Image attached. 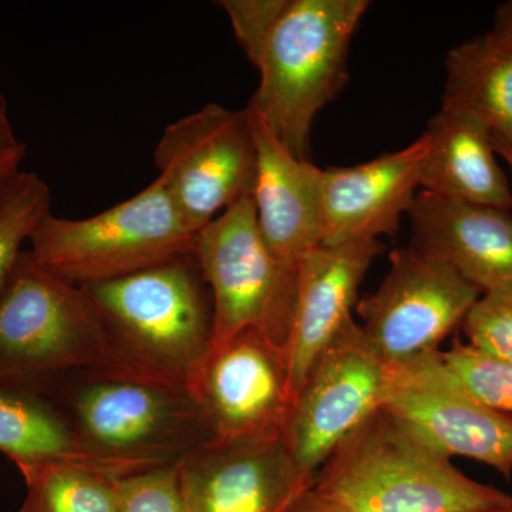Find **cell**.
<instances>
[{
    "mask_svg": "<svg viewBox=\"0 0 512 512\" xmlns=\"http://www.w3.org/2000/svg\"><path fill=\"white\" fill-rule=\"evenodd\" d=\"M461 326L468 345L512 363V285L484 292Z\"/></svg>",
    "mask_w": 512,
    "mask_h": 512,
    "instance_id": "24",
    "label": "cell"
},
{
    "mask_svg": "<svg viewBox=\"0 0 512 512\" xmlns=\"http://www.w3.org/2000/svg\"><path fill=\"white\" fill-rule=\"evenodd\" d=\"M389 259L382 284L356 303L360 328L386 363L439 352L483 292L412 245Z\"/></svg>",
    "mask_w": 512,
    "mask_h": 512,
    "instance_id": "10",
    "label": "cell"
},
{
    "mask_svg": "<svg viewBox=\"0 0 512 512\" xmlns=\"http://www.w3.org/2000/svg\"><path fill=\"white\" fill-rule=\"evenodd\" d=\"M0 131L6 134H15L12 121H10L8 99H6L2 89H0Z\"/></svg>",
    "mask_w": 512,
    "mask_h": 512,
    "instance_id": "29",
    "label": "cell"
},
{
    "mask_svg": "<svg viewBox=\"0 0 512 512\" xmlns=\"http://www.w3.org/2000/svg\"><path fill=\"white\" fill-rule=\"evenodd\" d=\"M0 453L19 471L53 461H86L55 404L43 394L8 386H0Z\"/></svg>",
    "mask_w": 512,
    "mask_h": 512,
    "instance_id": "20",
    "label": "cell"
},
{
    "mask_svg": "<svg viewBox=\"0 0 512 512\" xmlns=\"http://www.w3.org/2000/svg\"><path fill=\"white\" fill-rule=\"evenodd\" d=\"M247 111L258 157L256 220L285 284L296 293L302 259L322 245V168L293 156L254 109Z\"/></svg>",
    "mask_w": 512,
    "mask_h": 512,
    "instance_id": "16",
    "label": "cell"
},
{
    "mask_svg": "<svg viewBox=\"0 0 512 512\" xmlns=\"http://www.w3.org/2000/svg\"><path fill=\"white\" fill-rule=\"evenodd\" d=\"M386 362L355 319L323 350L303 382L284 444L303 476H316L330 454L382 409Z\"/></svg>",
    "mask_w": 512,
    "mask_h": 512,
    "instance_id": "11",
    "label": "cell"
},
{
    "mask_svg": "<svg viewBox=\"0 0 512 512\" xmlns=\"http://www.w3.org/2000/svg\"><path fill=\"white\" fill-rule=\"evenodd\" d=\"M383 251L382 242L367 239L319 245L302 259L284 346L292 404L313 363L353 319L360 285Z\"/></svg>",
    "mask_w": 512,
    "mask_h": 512,
    "instance_id": "15",
    "label": "cell"
},
{
    "mask_svg": "<svg viewBox=\"0 0 512 512\" xmlns=\"http://www.w3.org/2000/svg\"><path fill=\"white\" fill-rule=\"evenodd\" d=\"M493 143L495 148V153L500 154L501 157L507 161V164L510 165L512 170V146L510 144H505L504 141L497 140V138L493 137Z\"/></svg>",
    "mask_w": 512,
    "mask_h": 512,
    "instance_id": "30",
    "label": "cell"
},
{
    "mask_svg": "<svg viewBox=\"0 0 512 512\" xmlns=\"http://www.w3.org/2000/svg\"><path fill=\"white\" fill-rule=\"evenodd\" d=\"M490 32L512 49V0L497 9L493 30Z\"/></svg>",
    "mask_w": 512,
    "mask_h": 512,
    "instance_id": "28",
    "label": "cell"
},
{
    "mask_svg": "<svg viewBox=\"0 0 512 512\" xmlns=\"http://www.w3.org/2000/svg\"><path fill=\"white\" fill-rule=\"evenodd\" d=\"M367 0H289L255 67L248 107L293 156L311 161L316 116L348 80L350 43Z\"/></svg>",
    "mask_w": 512,
    "mask_h": 512,
    "instance_id": "4",
    "label": "cell"
},
{
    "mask_svg": "<svg viewBox=\"0 0 512 512\" xmlns=\"http://www.w3.org/2000/svg\"><path fill=\"white\" fill-rule=\"evenodd\" d=\"M443 106L473 114L512 146L511 47L488 32L451 49Z\"/></svg>",
    "mask_w": 512,
    "mask_h": 512,
    "instance_id": "19",
    "label": "cell"
},
{
    "mask_svg": "<svg viewBox=\"0 0 512 512\" xmlns=\"http://www.w3.org/2000/svg\"><path fill=\"white\" fill-rule=\"evenodd\" d=\"M188 512H288L312 485L284 440L207 441L178 464Z\"/></svg>",
    "mask_w": 512,
    "mask_h": 512,
    "instance_id": "13",
    "label": "cell"
},
{
    "mask_svg": "<svg viewBox=\"0 0 512 512\" xmlns=\"http://www.w3.org/2000/svg\"><path fill=\"white\" fill-rule=\"evenodd\" d=\"M382 409L448 458L466 457L512 476V417L458 380L441 350L386 363Z\"/></svg>",
    "mask_w": 512,
    "mask_h": 512,
    "instance_id": "9",
    "label": "cell"
},
{
    "mask_svg": "<svg viewBox=\"0 0 512 512\" xmlns=\"http://www.w3.org/2000/svg\"><path fill=\"white\" fill-rule=\"evenodd\" d=\"M323 512H487L512 495L478 483L451 458L377 410L330 454L302 495Z\"/></svg>",
    "mask_w": 512,
    "mask_h": 512,
    "instance_id": "1",
    "label": "cell"
},
{
    "mask_svg": "<svg viewBox=\"0 0 512 512\" xmlns=\"http://www.w3.org/2000/svg\"><path fill=\"white\" fill-rule=\"evenodd\" d=\"M43 396L62 412L86 463L119 478L181 463L212 440L187 387L80 372Z\"/></svg>",
    "mask_w": 512,
    "mask_h": 512,
    "instance_id": "2",
    "label": "cell"
},
{
    "mask_svg": "<svg viewBox=\"0 0 512 512\" xmlns=\"http://www.w3.org/2000/svg\"><path fill=\"white\" fill-rule=\"evenodd\" d=\"M429 147L424 133L367 163L322 170V245L394 237L421 188Z\"/></svg>",
    "mask_w": 512,
    "mask_h": 512,
    "instance_id": "14",
    "label": "cell"
},
{
    "mask_svg": "<svg viewBox=\"0 0 512 512\" xmlns=\"http://www.w3.org/2000/svg\"><path fill=\"white\" fill-rule=\"evenodd\" d=\"M197 232L160 178L134 197L83 220L49 214L29 239L37 265L70 284L116 281L194 254Z\"/></svg>",
    "mask_w": 512,
    "mask_h": 512,
    "instance_id": "6",
    "label": "cell"
},
{
    "mask_svg": "<svg viewBox=\"0 0 512 512\" xmlns=\"http://www.w3.org/2000/svg\"><path fill=\"white\" fill-rule=\"evenodd\" d=\"M412 247L439 259L481 292L512 285V215L476 202L417 192Z\"/></svg>",
    "mask_w": 512,
    "mask_h": 512,
    "instance_id": "17",
    "label": "cell"
},
{
    "mask_svg": "<svg viewBox=\"0 0 512 512\" xmlns=\"http://www.w3.org/2000/svg\"><path fill=\"white\" fill-rule=\"evenodd\" d=\"M80 372L116 375L113 345L82 286L23 251L0 292V386L43 394Z\"/></svg>",
    "mask_w": 512,
    "mask_h": 512,
    "instance_id": "5",
    "label": "cell"
},
{
    "mask_svg": "<svg viewBox=\"0 0 512 512\" xmlns=\"http://www.w3.org/2000/svg\"><path fill=\"white\" fill-rule=\"evenodd\" d=\"M82 288L109 333L116 375L187 387L212 335L210 295L194 254Z\"/></svg>",
    "mask_w": 512,
    "mask_h": 512,
    "instance_id": "3",
    "label": "cell"
},
{
    "mask_svg": "<svg viewBox=\"0 0 512 512\" xmlns=\"http://www.w3.org/2000/svg\"><path fill=\"white\" fill-rule=\"evenodd\" d=\"M194 256L211 296L210 348L258 328L284 350L295 292L262 237L254 198H241L205 225Z\"/></svg>",
    "mask_w": 512,
    "mask_h": 512,
    "instance_id": "7",
    "label": "cell"
},
{
    "mask_svg": "<svg viewBox=\"0 0 512 512\" xmlns=\"http://www.w3.org/2000/svg\"><path fill=\"white\" fill-rule=\"evenodd\" d=\"M187 389L212 441L251 443L284 436L292 409L284 350L261 329L249 328L208 349Z\"/></svg>",
    "mask_w": 512,
    "mask_h": 512,
    "instance_id": "12",
    "label": "cell"
},
{
    "mask_svg": "<svg viewBox=\"0 0 512 512\" xmlns=\"http://www.w3.org/2000/svg\"><path fill=\"white\" fill-rule=\"evenodd\" d=\"M288 512H323L316 510V508L311 507L308 503H306L303 498H299L298 501H296L295 504L292 505L291 510Z\"/></svg>",
    "mask_w": 512,
    "mask_h": 512,
    "instance_id": "31",
    "label": "cell"
},
{
    "mask_svg": "<svg viewBox=\"0 0 512 512\" xmlns=\"http://www.w3.org/2000/svg\"><path fill=\"white\" fill-rule=\"evenodd\" d=\"M487 512H512V507H510V508H504V510L487 511Z\"/></svg>",
    "mask_w": 512,
    "mask_h": 512,
    "instance_id": "32",
    "label": "cell"
},
{
    "mask_svg": "<svg viewBox=\"0 0 512 512\" xmlns=\"http://www.w3.org/2000/svg\"><path fill=\"white\" fill-rule=\"evenodd\" d=\"M158 178L195 232L244 197L258 170L247 109L217 103L168 124L154 150Z\"/></svg>",
    "mask_w": 512,
    "mask_h": 512,
    "instance_id": "8",
    "label": "cell"
},
{
    "mask_svg": "<svg viewBox=\"0 0 512 512\" xmlns=\"http://www.w3.org/2000/svg\"><path fill=\"white\" fill-rule=\"evenodd\" d=\"M444 362L478 400L491 409L512 417V363L454 340L441 352Z\"/></svg>",
    "mask_w": 512,
    "mask_h": 512,
    "instance_id": "23",
    "label": "cell"
},
{
    "mask_svg": "<svg viewBox=\"0 0 512 512\" xmlns=\"http://www.w3.org/2000/svg\"><path fill=\"white\" fill-rule=\"evenodd\" d=\"M19 512H119V477L86 461L64 460L20 471Z\"/></svg>",
    "mask_w": 512,
    "mask_h": 512,
    "instance_id": "21",
    "label": "cell"
},
{
    "mask_svg": "<svg viewBox=\"0 0 512 512\" xmlns=\"http://www.w3.org/2000/svg\"><path fill=\"white\" fill-rule=\"evenodd\" d=\"M25 156V144L19 141L15 134L0 131V184L22 170V161Z\"/></svg>",
    "mask_w": 512,
    "mask_h": 512,
    "instance_id": "27",
    "label": "cell"
},
{
    "mask_svg": "<svg viewBox=\"0 0 512 512\" xmlns=\"http://www.w3.org/2000/svg\"><path fill=\"white\" fill-rule=\"evenodd\" d=\"M430 147L421 190L512 211V192L497 161L493 133L473 114L443 106L426 131Z\"/></svg>",
    "mask_w": 512,
    "mask_h": 512,
    "instance_id": "18",
    "label": "cell"
},
{
    "mask_svg": "<svg viewBox=\"0 0 512 512\" xmlns=\"http://www.w3.org/2000/svg\"><path fill=\"white\" fill-rule=\"evenodd\" d=\"M289 0H221L217 5L231 22L242 52L252 64L281 18Z\"/></svg>",
    "mask_w": 512,
    "mask_h": 512,
    "instance_id": "26",
    "label": "cell"
},
{
    "mask_svg": "<svg viewBox=\"0 0 512 512\" xmlns=\"http://www.w3.org/2000/svg\"><path fill=\"white\" fill-rule=\"evenodd\" d=\"M50 211V187L39 174L20 170L0 184V292L25 251L23 245Z\"/></svg>",
    "mask_w": 512,
    "mask_h": 512,
    "instance_id": "22",
    "label": "cell"
},
{
    "mask_svg": "<svg viewBox=\"0 0 512 512\" xmlns=\"http://www.w3.org/2000/svg\"><path fill=\"white\" fill-rule=\"evenodd\" d=\"M178 464L120 478L119 512H188Z\"/></svg>",
    "mask_w": 512,
    "mask_h": 512,
    "instance_id": "25",
    "label": "cell"
}]
</instances>
